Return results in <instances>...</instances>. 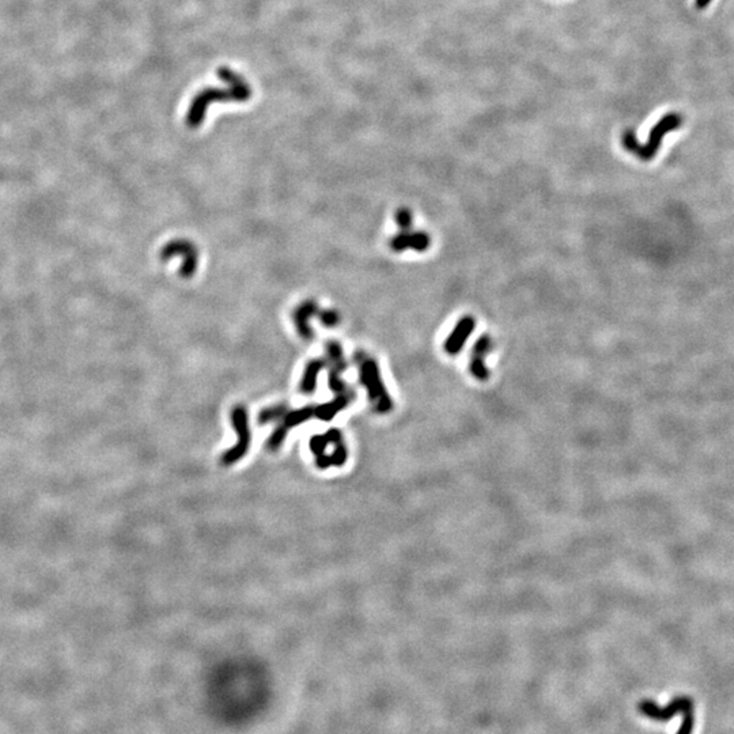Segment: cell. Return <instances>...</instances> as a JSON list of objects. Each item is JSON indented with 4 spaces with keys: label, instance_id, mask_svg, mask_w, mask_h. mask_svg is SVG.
I'll return each mask as SVG.
<instances>
[{
    "label": "cell",
    "instance_id": "obj_1",
    "mask_svg": "<svg viewBox=\"0 0 734 734\" xmlns=\"http://www.w3.org/2000/svg\"><path fill=\"white\" fill-rule=\"evenodd\" d=\"M218 77L226 83L223 87H205L194 95L185 122L190 128H197L203 124L208 107L215 102H245L252 97V87L245 79L228 67L218 68Z\"/></svg>",
    "mask_w": 734,
    "mask_h": 734
},
{
    "label": "cell",
    "instance_id": "obj_2",
    "mask_svg": "<svg viewBox=\"0 0 734 734\" xmlns=\"http://www.w3.org/2000/svg\"><path fill=\"white\" fill-rule=\"evenodd\" d=\"M354 359L358 366L359 383L366 387L373 410L381 415H387L393 411V398L387 393L377 360L363 351H358Z\"/></svg>",
    "mask_w": 734,
    "mask_h": 734
},
{
    "label": "cell",
    "instance_id": "obj_3",
    "mask_svg": "<svg viewBox=\"0 0 734 734\" xmlns=\"http://www.w3.org/2000/svg\"><path fill=\"white\" fill-rule=\"evenodd\" d=\"M681 125H683V117H681V115H679L676 112L675 113H668V115H665V116L661 117L658 120L657 124L652 128L646 143H643V145L639 143V140L636 138V134L632 129H627L623 134V138H621L623 147L628 153L638 156L639 159H642L645 162L652 160L657 155L663 138L668 134L679 129Z\"/></svg>",
    "mask_w": 734,
    "mask_h": 734
},
{
    "label": "cell",
    "instance_id": "obj_4",
    "mask_svg": "<svg viewBox=\"0 0 734 734\" xmlns=\"http://www.w3.org/2000/svg\"><path fill=\"white\" fill-rule=\"evenodd\" d=\"M232 427L237 432V442L230 450L222 455L221 463L225 466L235 464L245 457L252 443V430L249 427L248 411L244 405H237L232 411Z\"/></svg>",
    "mask_w": 734,
    "mask_h": 734
},
{
    "label": "cell",
    "instance_id": "obj_5",
    "mask_svg": "<svg viewBox=\"0 0 734 734\" xmlns=\"http://www.w3.org/2000/svg\"><path fill=\"white\" fill-rule=\"evenodd\" d=\"M327 366L328 370V385L336 396H351L355 397V392L343 381L342 374L347 369V362L343 355L342 346L336 342H329L327 345Z\"/></svg>",
    "mask_w": 734,
    "mask_h": 734
},
{
    "label": "cell",
    "instance_id": "obj_6",
    "mask_svg": "<svg viewBox=\"0 0 734 734\" xmlns=\"http://www.w3.org/2000/svg\"><path fill=\"white\" fill-rule=\"evenodd\" d=\"M160 260L167 262L172 257L181 256L183 264L180 267V276L184 279L194 277L199 267V252L194 244L188 239H173L167 242L160 250Z\"/></svg>",
    "mask_w": 734,
    "mask_h": 734
},
{
    "label": "cell",
    "instance_id": "obj_7",
    "mask_svg": "<svg viewBox=\"0 0 734 734\" xmlns=\"http://www.w3.org/2000/svg\"><path fill=\"white\" fill-rule=\"evenodd\" d=\"M638 710L641 714L653 721L668 722L680 713L694 710V700L690 696H677L663 707L658 706L657 703L652 700H642L638 704Z\"/></svg>",
    "mask_w": 734,
    "mask_h": 734
},
{
    "label": "cell",
    "instance_id": "obj_8",
    "mask_svg": "<svg viewBox=\"0 0 734 734\" xmlns=\"http://www.w3.org/2000/svg\"><path fill=\"white\" fill-rule=\"evenodd\" d=\"M493 347H494V342L491 336L481 335L472 348L470 360H469V373L472 374L473 378H476L480 383H486L491 377V371L488 370L484 362V358L487 356L488 352H491Z\"/></svg>",
    "mask_w": 734,
    "mask_h": 734
},
{
    "label": "cell",
    "instance_id": "obj_9",
    "mask_svg": "<svg viewBox=\"0 0 734 734\" xmlns=\"http://www.w3.org/2000/svg\"><path fill=\"white\" fill-rule=\"evenodd\" d=\"M430 245L431 238L425 232L401 230L389 239V248L396 253L405 252L407 249H412L415 252H425Z\"/></svg>",
    "mask_w": 734,
    "mask_h": 734
},
{
    "label": "cell",
    "instance_id": "obj_10",
    "mask_svg": "<svg viewBox=\"0 0 734 734\" xmlns=\"http://www.w3.org/2000/svg\"><path fill=\"white\" fill-rule=\"evenodd\" d=\"M476 328V320L472 317V315H464L461 317L456 327L453 328V331L449 333V336L446 338L445 343H443V349L446 354L449 355H457L461 352V349L464 348V345L466 343V340L470 338V335L473 333Z\"/></svg>",
    "mask_w": 734,
    "mask_h": 734
},
{
    "label": "cell",
    "instance_id": "obj_11",
    "mask_svg": "<svg viewBox=\"0 0 734 734\" xmlns=\"http://www.w3.org/2000/svg\"><path fill=\"white\" fill-rule=\"evenodd\" d=\"M320 309L314 301H305L297 309L293 311V321L297 328V332L304 340L313 339V331L310 328L309 320L314 315H318Z\"/></svg>",
    "mask_w": 734,
    "mask_h": 734
},
{
    "label": "cell",
    "instance_id": "obj_12",
    "mask_svg": "<svg viewBox=\"0 0 734 734\" xmlns=\"http://www.w3.org/2000/svg\"><path fill=\"white\" fill-rule=\"evenodd\" d=\"M354 398L351 396H335L329 403L314 405V418L322 422H331L339 412L347 408Z\"/></svg>",
    "mask_w": 734,
    "mask_h": 734
},
{
    "label": "cell",
    "instance_id": "obj_13",
    "mask_svg": "<svg viewBox=\"0 0 734 734\" xmlns=\"http://www.w3.org/2000/svg\"><path fill=\"white\" fill-rule=\"evenodd\" d=\"M327 367V359L324 358H317V359H311L306 366H305V370H304V376H302V380H301V384H300V390L301 393L304 394H313L315 387H317V378L320 376V373Z\"/></svg>",
    "mask_w": 734,
    "mask_h": 734
},
{
    "label": "cell",
    "instance_id": "obj_14",
    "mask_svg": "<svg viewBox=\"0 0 734 734\" xmlns=\"http://www.w3.org/2000/svg\"><path fill=\"white\" fill-rule=\"evenodd\" d=\"M287 411H288V408L284 404H277V405H273V407H268V408L263 410L259 414L257 422H259V425H268L270 422L280 421L286 415Z\"/></svg>",
    "mask_w": 734,
    "mask_h": 734
},
{
    "label": "cell",
    "instance_id": "obj_15",
    "mask_svg": "<svg viewBox=\"0 0 734 734\" xmlns=\"http://www.w3.org/2000/svg\"><path fill=\"white\" fill-rule=\"evenodd\" d=\"M394 218H396V223L398 225V228L401 230H411L412 223H414V217H412L411 210L400 208V210H397Z\"/></svg>",
    "mask_w": 734,
    "mask_h": 734
},
{
    "label": "cell",
    "instance_id": "obj_16",
    "mask_svg": "<svg viewBox=\"0 0 734 734\" xmlns=\"http://www.w3.org/2000/svg\"><path fill=\"white\" fill-rule=\"evenodd\" d=\"M321 324L327 328H335L340 324V314L335 310H320L317 315Z\"/></svg>",
    "mask_w": 734,
    "mask_h": 734
},
{
    "label": "cell",
    "instance_id": "obj_17",
    "mask_svg": "<svg viewBox=\"0 0 734 734\" xmlns=\"http://www.w3.org/2000/svg\"><path fill=\"white\" fill-rule=\"evenodd\" d=\"M694 726H695L694 710H688V711L683 713V722L680 725V729H679L677 734H692Z\"/></svg>",
    "mask_w": 734,
    "mask_h": 734
},
{
    "label": "cell",
    "instance_id": "obj_18",
    "mask_svg": "<svg viewBox=\"0 0 734 734\" xmlns=\"http://www.w3.org/2000/svg\"><path fill=\"white\" fill-rule=\"evenodd\" d=\"M711 1H713V0H695L696 8L703 10V8H706L707 6H710Z\"/></svg>",
    "mask_w": 734,
    "mask_h": 734
}]
</instances>
